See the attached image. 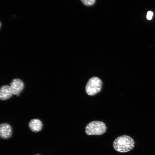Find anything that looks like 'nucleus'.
<instances>
[{
    "label": "nucleus",
    "instance_id": "1",
    "mask_svg": "<svg viewBox=\"0 0 155 155\" xmlns=\"http://www.w3.org/2000/svg\"><path fill=\"white\" fill-rule=\"evenodd\" d=\"M133 139L127 135L119 136L114 140L113 146L117 151L121 153L126 152L131 150L134 146Z\"/></svg>",
    "mask_w": 155,
    "mask_h": 155
},
{
    "label": "nucleus",
    "instance_id": "2",
    "mask_svg": "<svg viewBox=\"0 0 155 155\" xmlns=\"http://www.w3.org/2000/svg\"><path fill=\"white\" fill-rule=\"evenodd\" d=\"M105 124L102 122L93 121L89 123L85 127V132L88 135H99L106 130Z\"/></svg>",
    "mask_w": 155,
    "mask_h": 155
},
{
    "label": "nucleus",
    "instance_id": "3",
    "mask_svg": "<svg viewBox=\"0 0 155 155\" xmlns=\"http://www.w3.org/2000/svg\"><path fill=\"white\" fill-rule=\"evenodd\" d=\"M101 80L99 78L94 77L90 78L87 82L85 87L86 93L93 96L100 92L102 87Z\"/></svg>",
    "mask_w": 155,
    "mask_h": 155
},
{
    "label": "nucleus",
    "instance_id": "4",
    "mask_svg": "<svg viewBox=\"0 0 155 155\" xmlns=\"http://www.w3.org/2000/svg\"><path fill=\"white\" fill-rule=\"evenodd\" d=\"M9 86L13 94L18 96L23 90L24 84L21 80L15 78L11 82Z\"/></svg>",
    "mask_w": 155,
    "mask_h": 155
},
{
    "label": "nucleus",
    "instance_id": "5",
    "mask_svg": "<svg viewBox=\"0 0 155 155\" xmlns=\"http://www.w3.org/2000/svg\"><path fill=\"white\" fill-rule=\"evenodd\" d=\"M12 128L10 125L7 123H2L0 125V135L3 139H7L11 135Z\"/></svg>",
    "mask_w": 155,
    "mask_h": 155
},
{
    "label": "nucleus",
    "instance_id": "6",
    "mask_svg": "<svg viewBox=\"0 0 155 155\" xmlns=\"http://www.w3.org/2000/svg\"><path fill=\"white\" fill-rule=\"evenodd\" d=\"M13 95L9 86L4 85L0 89V98L1 100H6L10 98Z\"/></svg>",
    "mask_w": 155,
    "mask_h": 155
},
{
    "label": "nucleus",
    "instance_id": "7",
    "mask_svg": "<svg viewBox=\"0 0 155 155\" xmlns=\"http://www.w3.org/2000/svg\"><path fill=\"white\" fill-rule=\"evenodd\" d=\"M28 125L30 129L35 132L40 131L42 127V124L41 121L37 119H31L29 122Z\"/></svg>",
    "mask_w": 155,
    "mask_h": 155
},
{
    "label": "nucleus",
    "instance_id": "8",
    "mask_svg": "<svg viewBox=\"0 0 155 155\" xmlns=\"http://www.w3.org/2000/svg\"><path fill=\"white\" fill-rule=\"evenodd\" d=\"M84 5L87 6L93 5L95 2V0H80Z\"/></svg>",
    "mask_w": 155,
    "mask_h": 155
},
{
    "label": "nucleus",
    "instance_id": "9",
    "mask_svg": "<svg viewBox=\"0 0 155 155\" xmlns=\"http://www.w3.org/2000/svg\"><path fill=\"white\" fill-rule=\"evenodd\" d=\"M153 15V12L150 11H148L147 13L146 18L148 20H150L152 19Z\"/></svg>",
    "mask_w": 155,
    "mask_h": 155
},
{
    "label": "nucleus",
    "instance_id": "10",
    "mask_svg": "<svg viewBox=\"0 0 155 155\" xmlns=\"http://www.w3.org/2000/svg\"><path fill=\"white\" fill-rule=\"evenodd\" d=\"M40 155L37 154V155Z\"/></svg>",
    "mask_w": 155,
    "mask_h": 155
}]
</instances>
